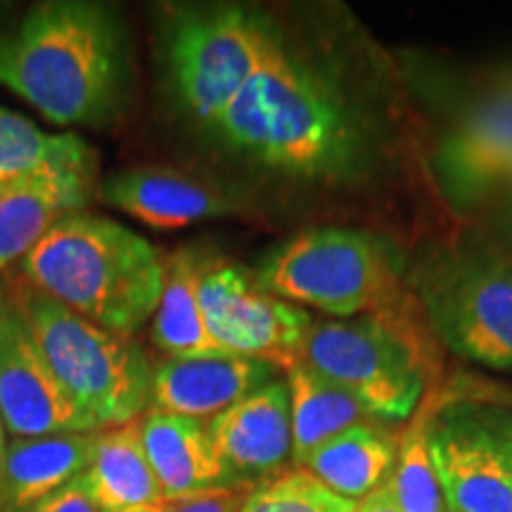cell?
<instances>
[{
  "mask_svg": "<svg viewBox=\"0 0 512 512\" xmlns=\"http://www.w3.org/2000/svg\"><path fill=\"white\" fill-rule=\"evenodd\" d=\"M256 486L233 484L219 489L195 491L185 496H164L150 505H140L126 512H240Z\"/></svg>",
  "mask_w": 512,
  "mask_h": 512,
  "instance_id": "484cf974",
  "label": "cell"
},
{
  "mask_svg": "<svg viewBox=\"0 0 512 512\" xmlns=\"http://www.w3.org/2000/svg\"><path fill=\"white\" fill-rule=\"evenodd\" d=\"M138 425L147 460L164 496H185L235 484L216 453L204 420L147 411Z\"/></svg>",
  "mask_w": 512,
  "mask_h": 512,
  "instance_id": "e0dca14e",
  "label": "cell"
},
{
  "mask_svg": "<svg viewBox=\"0 0 512 512\" xmlns=\"http://www.w3.org/2000/svg\"><path fill=\"white\" fill-rule=\"evenodd\" d=\"M22 278L81 318L131 337L155 316L164 259L124 223L74 211L24 256Z\"/></svg>",
  "mask_w": 512,
  "mask_h": 512,
  "instance_id": "3957f363",
  "label": "cell"
},
{
  "mask_svg": "<svg viewBox=\"0 0 512 512\" xmlns=\"http://www.w3.org/2000/svg\"><path fill=\"white\" fill-rule=\"evenodd\" d=\"M5 446H8V441H5V425H3V418H0V460H3Z\"/></svg>",
  "mask_w": 512,
  "mask_h": 512,
  "instance_id": "f1b7e54d",
  "label": "cell"
},
{
  "mask_svg": "<svg viewBox=\"0 0 512 512\" xmlns=\"http://www.w3.org/2000/svg\"><path fill=\"white\" fill-rule=\"evenodd\" d=\"M31 512H100V508L93 498L88 477L81 475L55 491L53 496H48L46 501L38 503Z\"/></svg>",
  "mask_w": 512,
  "mask_h": 512,
  "instance_id": "4316f807",
  "label": "cell"
},
{
  "mask_svg": "<svg viewBox=\"0 0 512 512\" xmlns=\"http://www.w3.org/2000/svg\"><path fill=\"white\" fill-rule=\"evenodd\" d=\"M358 501L335 494L304 467L261 482L240 512H356Z\"/></svg>",
  "mask_w": 512,
  "mask_h": 512,
  "instance_id": "d4e9b609",
  "label": "cell"
},
{
  "mask_svg": "<svg viewBox=\"0 0 512 512\" xmlns=\"http://www.w3.org/2000/svg\"><path fill=\"white\" fill-rule=\"evenodd\" d=\"M432 411V399L422 403L411 415L406 430L399 434V453L387 484L403 512H448L427 446V422Z\"/></svg>",
  "mask_w": 512,
  "mask_h": 512,
  "instance_id": "cb8c5ba5",
  "label": "cell"
},
{
  "mask_svg": "<svg viewBox=\"0 0 512 512\" xmlns=\"http://www.w3.org/2000/svg\"><path fill=\"white\" fill-rule=\"evenodd\" d=\"M427 446L448 512H512V413L437 403Z\"/></svg>",
  "mask_w": 512,
  "mask_h": 512,
  "instance_id": "9c48e42d",
  "label": "cell"
},
{
  "mask_svg": "<svg viewBox=\"0 0 512 512\" xmlns=\"http://www.w3.org/2000/svg\"><path fill=\"white\" fill-rule=\"evenodd\" d=\"M437 169L456 200H477L512 181V76L453 124Z\"/></svg>",
  "mask_w": 512,
  "mask_h": 512,
  "instance_id": "4fadbf2b",
  "label": "cell"
},
{
  "mask_svg": "<svg viewBox=\"0 0 512 512\" xmlns=\"http://www.w3.org/2000/svg\"><path fill=\"white\" fill-rule=\"evenodd\" d=\"M98 432L8 441L0 460V512H31L86 475Z\"/></svg>",
  "mask_w": 512,
  "mask_h": 512,
  "instance_id": "2e32d148",
  "label": "cell"
},
{
  "mask_svg": "<svg viewBox=\"0 0 512 512\" xmlns=\"http://www.w3.org/2000/svg\"><path fill=\"white\" fill-rule=\"evenodd\" d=\"M0 418L15 439L98 432L10 302L0 304Z\"/></svg>",
  "mask_w": 512,
  "mask_h": 512,
  "instance_id": "8fae6325",
  "label": "cell"
},
{
  "mask_svg": "<svg viewBox=\"0 0 512 512\" xmlns=\"http://www.w3.org/2000/svg\"><path fill=\"white\" fill-rule=\"evenodd\" d=\"M200 306L211 339L226 354L266 361L278 370L302 361L313 318L268 292L247 268L202 254Z\"/></svg>",
  "mask_w": 512,
  "mask_h": 512,
  "instance_id": "30bf717a",
  "label": "cell"
},
{
  "mask_svg": "<svg viewBox=\"0 0 512 512\" xmlns=\"http://www.w3.org/2000/svg\"><path fill=\"white\" fill-rule=\"evenodd\" d=\"M86 477L100 512H126L164 498L138 420L98 432Z\"/></svg>",
  "mask_w": 512,
  "mask_h": 512,
  "instance_id": "7402d4cb",
  "label": "cell"
},
{
  "mask_svg": "<svg viewBox=\"0 0 512 512\" xmlns=\"http://www.w3.org/2000/svg\"><path fill=\"white\" fill-rule=\"evenodd\" d=\"M211 131L230 150L294 176H339L361 150L344 102L280 43Z\"/></svg>",
  "mask_w": 512,
  "mask_h": 512,
  "instance_id": "7a4b0ae2",
  "label": "cell"
},
{
  "mask_svg": "<svg viewBox=\"0 0 512 512\" xmlns=\"http://www.w3.org/2000/svg\"><path fill=\"white\" fill-rule=\"evenodd\" d=\"M396 453L399 432H394L387 422L375 420L351 427L320 444L302 467L335 494L361 501L377 486L387 484L396 465Z\"/></svg>",
  "mask_w": 512,
  "mask_h": 512,
  "instance_id": "d6986e66",
  "label": "cell"
},
{
  "mask_svg": "<svg viewBox=\"0 0 512 512\" xmlns=\"http://www.w3.org/2000/svg\"><path fill=\"white\" fill-rule=\"evenodd\" d=\"M8 302L55 375L100 427L128 425L145 413L155 370L136 339L81 318L22 273L10 280Z\"/></svg>",
  "mask_w": 512,
  "mask_h": 512,
  "instance_id": "277c9868",
  "label": "cell"
},
{
  "mask_svg": "<svg viewBox=\"0 0 512 512\" xmlns=\"http://www.w3.org/2000/svg\"><path fill=\"white\" fill-rule=\"evenodd\" d=\"M0 86L57 126H105L131 88V38L102 3L34 5L0 34Z\"/></svg>",
  "mask_w": 512,
  "mask_h": 512,
  "instance_id": "6da1fadb",
  "label": "cell"
},
{
  "mask_svg": "<svg viewBox=\"0 0 512 512\" xmlns=\"http://www.w3.org/2000/svg\"><path fill=\"white\" fill-rule=\"evenodd\" d=\"M200 259L195 249H178L164 259V290L152 316L150 337L171 358L226 354L211 339L200 306Z\"/></svg>",
  "mask_w": 512,
  "mask_h": 512,
  "instance_id": "603a6c76",
  "label": "cell"
},
{
  "mask_svg": "<svg viewBox=\"0 0 512 512\" xmlns=\"http://www.w3.org/2000/svg\"><path fill=\"white\" fill-rule=\"evenodd\" d=\"M275 297L337 318H401V275L389 247L347 228H316L275 247L256 268Z\"/></svg>",
  "mask_w": 512,
  "mask_h": 512,
  "instance_id": "5b68a950",
  "label": "cell"
},
{
  "mask_svg": "<svg viewBox=\"0 0 512 512\" xmlns=\"http://www.w3.org/2000/svg\"><path fill=\"white\" fill-rule=\"evenodd\" d=\"M299 363L342 384L387 425L418 411L425 377L401 318L313 320Z\"/></svg>",
  "mask_w": 512,
  "mask_h": 512,
  "instance_id": "ba28073f",
  "label": "cell"
},
{
  "mask_svg": "<svg viewBox=\"0 0 512 512\" xmlns=\"http://www.w3.org/2000/svg\"><path fill=\"white\" fill-rule=\"evenodd\" d=\"M278 43L264 19L245 8L207 5L176 12L164 27L162 64L178 110L214 128Z\"/></svg>",
  "mask_w": 512,
  "mask_h": 512,
  "instance_id": "8992f818",
  "label": "cell"
},
{
  "mask_svg": "<svg viewBox=\"0 0 512 512\" xmlns=\"http://www.w3.org/2000/svg\"><path fill=\"white\" fill-rule=\"evenodd\" d=\"M356 512H403V510L399 508V503L394 501L389 484H382L377 486L373 494H368L366 498L358 501Z\"/></svg>",
  "mask_w": 512,
  "mask_h": 512,
  "instance_id": "83f0119b",
  "label": "cell"
},
{
  "mask_svg": "<svg viewBox=\"0 0 512 512\" xmlns=\"http://www.w3.org/2000/svg\"><path fill=\"white\" fill-rule=\"evenodd\" d=\"M278 368L256 358L211 354L164 358L152 373V411L216 418L249 392L275 380Z\"/></svg>",
  "mask_w": 512,
  "mask_h": 512,
  "instance_id": "5bb4252c",
  "label": "cell"
},
{
  "mask_svg": "<svg viewBox=\"0 0 512 512\" xmlns=\"http://www.w3.org/2000/svg\"><path fill=\"white\" fill-rule=\"evenodd\" d=\"M415 287L446 347L482 366L512 370V254L470 238L427 256Z\"/></svg>",
  "mask_w": 512,
  "mask_h": 512,
  "instance_id": "52a82bcc",
  "label": "cell"
},
{
  "mask_svg": "<svg viewBox=\"0 0 512 512\" xmlns=\"http://www.w3.org/2000/svg\"><path fill=\"white\" fill-rule=\"evenodd\" d=\"M88 195L86 178L0 185V273L22 261L57 221L83 211Z\"/></svg>",
  "mask_w": 512,
  "mask_h": 512,
  "instance_id": "ac0fdd59",
  "label": "cell"
},
{
  "mask_svg": "<svg viewBox=\"0 0 512 512\" xmlns=\"http://www.w3.org/2000/svg\"><path fill=\"white\" fill-rule=\"evenodd\" d=\"M95 155L74 133H48L0 105V185L55 178L93 181Z\"/></svg>",
  "mask_w": 512,
  "mask_h": 512,
  "instance_id": "ffe728a7",
  "label": "cell"
},
{
  "mask_svg": "<svg viewBox=\"0 0 512 512\" xmlns=\"http://www.w3.org/2000/svg\"><path fill=\"white\" fill-rule=\"evenodd\" d=\"M285 375L290 389L294 467H302L304 460L328 439L363 422H375L354 394L306 363H294Z\"/></svg>",
  "mask_w": 512,
  "mask_h": 512,
  "instance_id": "44dd1931",
  "label": "cell"
},
{
  "mask_svg": "<svg viewBox=\"0 0 512 512\" xmlns=\"http://www.w3.org/2000/svg\"><path fill=\"white\" fill-rule=\"evenodd\" d=\"M110 207L152 228L174 230L233 214L235 200L200 178L162 166H133L107 178L100 190Z\"/></svg>",
  "mask_w": 512,
  "mask_h": 512,
  "instance_id": "9a60e30c",
  "label": "cell"
},
{
  "mask_svg": "<svg viewBox=\"0 0 512 512\" xmlns=\"http://www.w3.org/2000/svg\"><path fill=\"white\" fill-rule=\"evenodd\" d=\"M221 463L235 484L259 486L292 460V411L285 380L266 382L207 422Z\"/></svg>",
  "mask_w": 512,
  "mask_h": 512,
  "instance_id": "7c38bea8",
  "label": "cell"
}]
</instances>
